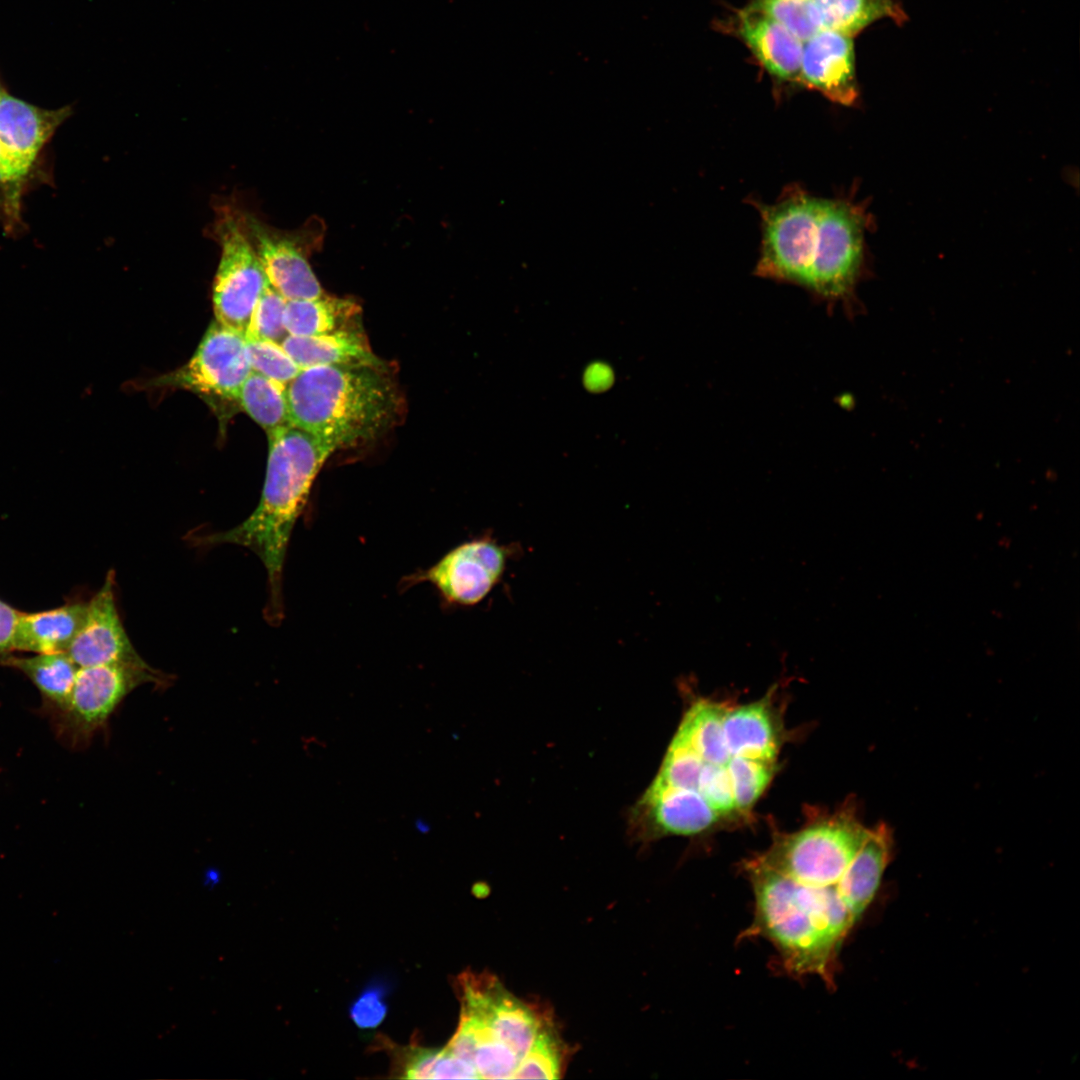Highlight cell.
Wrapping results in <instances>:
<instances>
[{"label": "cell", "instance_id": "1", "mask_svg": "<svg viewBox=\"0 0 1080 1080\" xmlns=\"http://www.w3.org/2000/svg\"><path fill=\"white\" fill-rule=\"evenodd\" d=\"M269 452L260 501L238 526L197 537L199 545L236 544L262 561L268 578L265 616L272 624L283 617L282 578L293 528L326 460L336 451L325 439L295 426L268 435Z\"/></svg>", "mask_w": 1080, "mask_h": 1080}, {"label": "cell", "instance_id": "2", "mask_svg": "<svg viewBox=\"0 0 1080 1080\" xmlns=\"http://www.w3.org/2000/svg\"><path fill=\"white\" fill-rule=\"evenodd\" d=\"M292 426L336 450L376 440L398 423L403 399L383 365L315 366L286 385Z\"/></svg>", "mask_w": 1080, "mask_h": 1080}, {"label": "cell", "instance_id": "3", "mask_svg": "<svg viewBox=\"0 0 1080 1080\" xmlns=\"http://www.w3.org/2000/svg\"><path fill=\"white\" fill-rule=\"evenodd\" d=\"M872 224L864 202L821 198L818 242L805 289L831 309L842 305L851 317L861 308L856 288L867 273L865 236Z\"/></svg>", "mask_w": 1080, "mask_h": 1080}, {"label": "cell", "instance_id": "4", "mask_svg": "<svg viewBox=\"0 0 1080 1080\" xmlns=\"http://www.w3.org/2000/svg\"><path fill=\"white\" fill-rule=\"evenodd\" d=\"M210 232L221 247L212 296L216 321L244 335L269 282L240 207L231 202L217 204Z\"/></svg>", "mask_w": 1080, "mask_h": 1080}, {"label": "cell", "instance_id": "5", "mask_svg": "<svg viewBox=\"0 0 1080 1080\" xmlns=\"http://www.w3.org/2000/svg\"><path fill=\"white\" fill-rule=\"evenodd\" d=\"M762 240L755 274L805 287L820 214L821 198L789 186L772 204L755 203Z\"/></svg>", "mask_w": 1080, "mask_h": 1080}, {"label": "cell", "instance_id": "6", "mask_svg": "<svg viewBox=\"0 0 1080 1080\" xmlns=\"http://www.w3.org/2000/svg\"><path fill=\"white\" fill-rule=\"evenodd\" d=\"M461 1016L477 1045L501 1043L521 1060L539 1032L550 1021L534 1006L518 999L489 974L463 973L459 977Z\"/></svg>", "mask_w": 1080, "mask_h": 1080}, {"label": "cell", "instance_id": "7", "mask_svg": "<svg viewBox=\"0 0 1080 1080\" xmlns=\"http://www.w3.org/2000/svg\"><path fill=\"white\" fill-rule=\"evenodd\" d=\"M169 675L144 663H113L79 667L65 707L62 726L77 742L87 741L136 688L165 687Z\"/></svg>", "mask_w": 1080, "mask_h": 1080}, {"label": "cell", "instance_id": "8", "mask_svg": "<svg viewBox=\"0 0 1080 1080\" xmlns=\"http://www.w3.org/2000/svg\"><path fill=\"white\" fill-rule=\"evenodd\" d=\"M511 552L489 537L473 539L454 547L431 567L403 578L401 586L429 583L447 603L473 606L501 580Z\"/></svg>", "mask_w": 1080, "mask_h": 1080}, {"label": "cell", "instance_id": "9", "mask_svg": "<svg viewBox=\"0 0 1080 1080\" xmlns=\"http://www.w3.org/2000/svg\"><path fill=\"white\" fill-rule=\"evenodd\" d=\"M250 372L245 336L214 321L189 362L166 376L162 383L201 395L237 400Z\"/></svg>", "mask_w": 1080, "mask_h": 1080}, {"label": "cell", "instance_id": "10", "mask_svg": "<svg viewBox=\"0 0 1080 1080\" xmlns=\"http://www.w3.org/2000/svg\"><path fill=\"white\" fill-rule=\"evenodd\" d=\"M114 588L115 574L110 570L87 602L83 623L66 651L78 667L145 662L122 625Z\"/></svg>", "mask_w": 1080, "mask_h": 1080}, {"label": "cell", "instance_id": "11", "mask_svg": "<svg viewBox=\"0 0 1080 1080\" xmlns=\"http://www.w3.org/2000/svg\"><path fill=\"white\" fill-rule=\"evenodd\" d=\"M246 226L269 284L286 300L313 299L323 290L299 237L270 228L244 212Z\"/></svg>", "mask_w": 1080, "mask_h": 1080}, {"label": "cell", "instance_id": "12", "mask_svg": "<svg viewBox=\"0 0 1080 1080\" xmlns=\"http://www.w3.org/2000/svg\"><path fill=\"white\" fill-rule=\"evenodd\" d=\"M799 84L850 106L858 98L853 36L822 29L803 42Z\"/></svg>", "mask_w": 1080, "mask_h": 1080}, {"label": "cell", "instance_id": "13", "mask_svg": "<svg viewBox=\"0 0 1080 1080\" xmlns=\"http://www.w3.org/2000/svg\"><path fill=\"white\" fill-rule=\"evenodd\" d=\"M632 824L640 836H691L709 830L721 816L694 790L648 787L632 811Z\"/></svg>", "mask_w": 1080, "mask_h": 1080}, {"label": "cell", "instance_id": "14", "mask_svg": "<svg viewBox=\"0 0 1080 1080\" xmlns=\"http://www.w3.org/2000/svg\"><path fill=\"white\" fill-rule=\"evenodd\" d=\"M70 114V107L42 109L3 91L0 98V144L18 167L28 174L43 145Z\"/></svg>", "mask_w": 1080, "mask_h": 1080}, {"label": "cell", "instance_id": "15", "mask_svg": "<svg viewBox=\"0 0 1080 1080\" xmlns=\"http://www.w3.org/2000/svg\"><path fill=\"white\" fill-rule=\"evenodd\" d=\"M736 32L769 75L799 84L803 42L770 16L749 6L736 15Z\"/></svg>", "mask_w": 1080, "mask_h": 1080}, {"label": "cell", "instance_id": "16", "mask_svg": "<svg viewBox=\"0 0 1080 1080\" xmlns=\"http://www.w3.org/2000/svg\"><path fill=\"white\" fill-rule=\"evenodd\" d=\"M723 735L730 756L776 760L783 742V724L766 695L761 700L727 709Z\"/></svg>", "mask_w": 1080, "mask_h": 1080}, {"label": "cell", "instance_id": "17", "mask_svg": "<svg viewBox=\"0 0 1080 1080\" xmlns=\"http://www.w3.org/2000/svg\"><path fill=\"white\" fill-rule=\"evenodd\" d=\"M281 345L300 369L385 364L372 352L360 325L313 336L288 335Z\"/></svg>", "mask_w": 1080, "mask_h": 1080}, {"label": "cell", "instance_id": "18", "mask_svg": "<svg viewBox=\"0 0 1080 1080\" xmlns=\"http://www.w3.org/2000/svg\"><path fill=\"white\" fill-rule=\"evenodd\" d=\"M87 602L34 613H20L13 642L14 651L66 652L85 618Z\"/></svg>", "mask_w": 1080, "mask_h": 1080}, {"label": "cell", "instance_id": "19", "mask_svg": "<svg viewBox=\"0 0 1080 1080\" xmlns=\"http://www.w3.org/2000/svg\"><path fill=\"white\" fill-rule=\"evenodd\" d=\"M360 306L351 299L322 295L286 300L283 323L288 335L313 336L360 325Z\"/></svg>", "mask_w": 1080, "mask_h": 1080}, {"label": "cell", "instance_id": "20", "mask_svg": "<svg viewBox=\"0 0 1080 1080\" xmlns=\"http://www.w3.org/2000/svg\"><path fill=\"white\" fill-rule=\"evenodd\" d=\"M726 710L721 703L697 700L684 714L673 739L692 748L703 762L726 766L731 758L723 735Z\"/></svg>", "mask_w": 1080, "mask_h": 1080}, {"label": "cell", "instance_id": "21", "mask_svg": "<svg viewBox=\"0 0 1080 1080\" xmlns=\"http://www.w3.org/2000/svg\"><path fill=\"white\" fill-rule=\"evenodd\" d=\"M0 664L25 674L59 712L70 696L78 666L67 652L37 653L32 657L1 655Z\"/></svg>", "mask_w": 1080, "mask_h": 1080}, {"label": "cell", "instance_id": "22", "mask_svg": "<svg viewBox=\"0 0 1080 1080\" xmlns=\"http://www.w3.org/2000/svg\"><path fill=\"white\" fill-rule=\"evenodd\" d=\"M813 4L822 29L851 36L883 18L899 24L906 19L894 0H813Z\"/></svg>", "mask_w": 1080, "mask_h": 1080}, {"label": "cell", "instance_id": "23", "mask_svg": "<svg viewBox=\"0 0 1080 1080\" xmlns=\"http://www.w3.org/2000/svg\"><path fill=\"white\" fill-rule=\"evenodd\" d=\"M237 401L268 435L292 425L286 385L260 373L251 370L239 391Z\"/></svg>", "mask_w": 1080, "mask_h": 1080}, {"label": "cell", "instance_id": "24", "mask_svg": "<svg viewBox=\"0 0 1080 1080\" xmlns=\"http://www.w3.org/2000/svg\"><path fill=\"white\" fill-rule=\"evenodd\" d=\"M726 768L737 812L749 816L775 774L776 760L736 755L730 758Z\"/></svg>", "mask_w": 1080, "mask_h": 1080}, {"label": "cell", "instance_id": "25", "mask_svg": "<svg viewBox=\"0 0 1080 1080\" xmlns=\"http://www.w3.org/2000/svg\"><path fill=\"white\" fill-rule=\"evenodd\" d=\"M568 1048L549 1021L521 1060L514 1079H559L565 1071Z\"/></svg>", "mask_w": 1080, "mask_h": 1080}, {"label": "cell", "instance_id": "26", "mask_svg": "<svg viewBox=\"0 0 1080 1080\" xmlns=\"http://www.w3.org/2000/svg\"><path fill=\"white\" fill-rule=\"evenodd\" d=\"M748 6L770 16L802 42L822 30L813 0H753Z\"/></svg>", "mask_w": 1080, "mask_h": 1080}, {"label": "cell", "instance_id": "27", "mask_svg": "<svg viewBox=\"0 0 1080 1080\" xmlns=\"http://www.w3.org/2000/svg\"><path fill=\"white\" fill-rule=\"evenodd\" d=\"M286 299L270 284L260 295L244 334L246 339H266L281 344L288 336L283 315Z\"/></svg>", "mask_w": 1080, "mask_h": 1080}, {"label": "cell", "instance_id": "28", "mask_svg": "<svg viewBox=\"0 0 1080 1080\" xmlns=\"http://www.w3.org/2000/svg\"><path fill=\"white\" fill-rule=\"evenodd\" d=\"M246 349L252 371L284 385L301 371L279 343L266 339H246Z\"/></svg>", "mask_w": 1080, "mask_h": 1080}, {"label": "cell", "instance_id": "29", "mask_svg": "<svg viewBox=\"0 0 1080 1080\" xmlns=\"http://www.w3.org/2000/svg\"><path fill=\"white\" fill-rule=\"evenodd\" d=\"M697 792L721 817L738 814L726 766L704 762L698 779Z\"/></svg>", "mask_w": 1080, "mask_h": 1080}, {"label": "cell", "instance_id": "30", "mask_svg": "<svg viewBox=\"0 0 1080 1080\" xmlns=\"http://www.w3.org/2000/svg\"><path fill=\"white\" fill-rule=\"evenodd\" d=\"M384 994L383 986H369L352 1003L350 1016L358 1027L371 1029L382 1023L387 1013Z\"/></svg>", "mask_w": 1080, "mask_h": 1080}, {"label": "cell", "instance_id": "31", "mask_svg": "<svg viewBox=\"0 0 1080 1080\" xmlns=\"http://www.w3.org/2000/svg\"><path fill=\"white\" fill-rule=\"evenodd\" d=\"M442 1053V1049H430L415 1047L405 1054L401 1078L406 1079H432L434 1067Z\"/></svg>", "mask_w": 1080, "mask_h": 1080}, {"label": "cell", "instance_id": "32", "mask_svg": "<svg viewBox=\"0 0 1080 1080\" xmlns=\"http://www.w3.org/2000/svg\"><path fill=\"white\" fill-rule=\"evenodd\" d=\"M432 1079H479L475 1067L445 1047L434 1067Z\"/></svg>", "mask_w": 1080, "mask_h": 1080}, {"label": "cell", "instance_id": "33", "mask_svg": "<svg viewBox=\"0 0 1080 1080\" xmlns=\"http://www.w3.org/2000/svg\"><path fill=\"white\" fill-rule=\"evenodd\" d=\"M26 175L0 144V185L8 188L13 201L17 205L19 188Z\"/></svg>", "mask_w": 1080, "mask_h": 1080}, {"label": "cell", "instance_id": "34", "mask_svg": "<svg viewBox=\"0 0 1080 1080\" xmlns=\"http://www.w3.org/2000/svg\"><path fill=\"white\" fill-rule=\"evenodd\" d=\"M20 613L0 599V656L14 651V635Z\"/></svg>", "mask_w": 1080, "mask_h": 1080}, {"label": "cell", "instance_id": "35", "mask_svg": "<svg viewBox=\"0 0 1080 1080\" xmlns=\"http://www.w3.org/2000/svg\"><path fill=\"white\" fill-rule=\"evenodd\" d=\"M2 93H3V90L1 89V86H0V98H1Z\"/></svg>", "mask_w": 1080, "mask_h": 1080}]
</instances>
